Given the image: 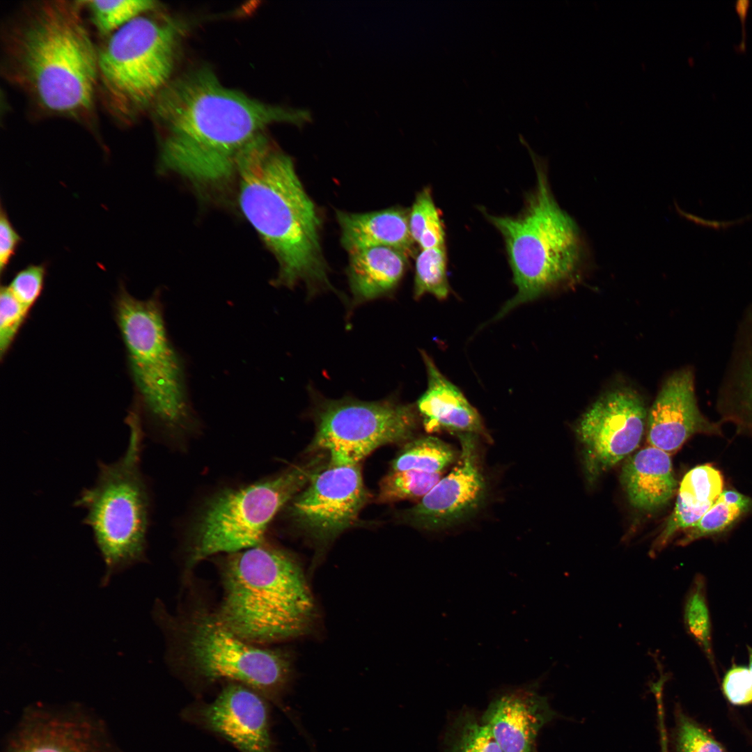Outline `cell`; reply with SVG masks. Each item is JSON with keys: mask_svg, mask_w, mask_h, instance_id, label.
Wrapping results in <instances>:
<instances>
[{"mask_svg": "<svg viewBox=\"0 0 752 752\" xmlns=\"http://www.w3.org/2000/svg\"><path fill=\"white\" fill-rule=\"evenodd\" d=\"M748 649H749V666L748 668H749V670L750 671V673H751V675L752 676V648L749 647Z\"/></svg>", "mask_w": 752, "mask_h": 752, "instance_id": "cell-38", "label": "cell"}, {"mask_svg": "<svg viewBox=\"0 0 752 752\" xmlns=\"http://www.w3.org/2000/svg\"><path fill=\"white\" fill-rule=\"evenodd\" d=\"M449 752H503L489 728L474 718L463 719L452 739Z\"/></svg>", "mask_w": 752, "mask_h": 752, "instance_id": "cell-32", "label": "cell"}, {"mask_svg": "<svg viewBox=\"0 0 752 752\" xmlns=\"http://www.w3.org/2000/svg\"><path fill=\"white\" fill-rule=\"evenodd\" d=\"M554 716L546 697L534 689L517 688L492 700L481 721L503 752H535L540 730Z\"/></svg>", "mask_w": 752, "mask_h": 752, "instance_id": "cell-18", "label": "cell"}, {"mask_svg": "<svg viewBox=\"0 0 752 752\" xmlns=\"http://www.w3.org/2000/svg\"><path fill=\"white\" fill-rule=\"evenodd\" d=\"M407 254L387 246L360 249L350 253L349 283L356 303L384 295L400 282Z\"/></svg>", "mask_w": 752, "mask_h": 752, "instance_id": "cell-22", "label": "cell"}, {"mask_svg": "<svg viewBox=\"0 0 752 752\" xmlns=\"http://www.w3.org/2000/svg\"><path fill=\"white\" fill-rule=\"evenodd\" d=\"M620 480L629 503L645 511L665 506L677 487L671 455L650 446L627 460Z\"/></svg>", "mask_w": 752, "mask_h": 752, "instance_id": "cell-20", "label": "cell"}, {"mask_svg": "<svg viewBox=\"0 0 752 752\" xmlns=\"http://www.w3.org/2000/svg\"><path fill=\"white\" fill-rule=\"evenodd\" d=\"M81 1L29 3L6 22L1 71L44 116L75 122L97 135V47Z\"/></svg>", "mask_w": 752, "mask_h": 752, "instance_id": "cell-1", "label": "cell"}, {"mask_svg": "<svg viewBox=\"0 0 752 752\" xmlns=\"http://www.w3.org/2000/svg\"><path fill=\"white\" fill-rule=\"evenodd\" d=\"M150 111L160 136L162 166L204 185L235 174L243 150L268 125L297 118L224 86L205 67L172 79Z\"/></svg>", "mask_w": 752, "mask_h": 752, "instance_id": "cell-2", "label": "cell"}, {"mask_svg": "<svg viewBox=\"0 0 752 752\" xmlns=\"http://www.w3.org/2000/svg\"><path fill=\"white\" fill-rule=\"evenodd\" d=\"M648 411L634 388L620 386L605 391L585 412L575 431L583 464L591 482L632 453L639 445Z\"/></svg>", "mask_w": 752, "mask_h": 752, "instance_id": "cell-12", "label": "cell"}, {"mask_svg": "<svg viewBox=\"0 0 752 752\" xmlns=\"http://www.w3.org/2000/svg\"><path fill=\"white\" fill-rule=\"evenodd\" d=\"M409 231L414 243L421 249L445 246V232L431 190L418 194L409 218Z\"/></svg>", "mask_w": 752, "mask_h": 752, "instance_id": "cell-27", "label": "cell"}, {"mask_svg": "<svg viewBox=\"0 0 752 752\" xmlns=\"http://www.w3.org/2000/svg\"><path fill=\"white\" fill-rule=\"evenodd\" d=\"M525 145L536 173V184L517 216L484 212L501 234L517 288L494 320L545 293L574 281L586 260L583 240L573 219L556 202L547 177L546 162Z\"/></svg>", "mask_w": 752, "mask_h": 752, "instance_id": "cell-6", "label": "cell"}, {"mask_svg": "<svg viewBox=\"0 0 752 752\" xmlns=\"http://www.w3.org/2000/svg\"><path fill=\"white\" fill-rule=\"evenodd\" d=\"M46 274L45 263L29 265L17 272L8 285L16 299L29 311L43 290Z\"/></svg>", "mask_w": 752, "mask_h": 752, "instance_id": "cell-34", "label": "cell"}, {"mask_svg": "<svg viewBox=\"0 0 752 752\" xmlns=\"http://www.w3.org/2000/svg\"><path fill=\"white\" fill-rule=\"evenodd\" d=\"M718 402L752 421V304L744 312L735 334Z\"/></svg>", "mask_w": 752, "mask_h": 752, "instance_id": "cell-23", "label": "cell"}, {"mask_svg": "<svg viewBox=\"0 0 752 752\" xmlns=\"http://www.w3.org/2000/svg\"><path fill=\"white\" fill-rule=\"evenodd\" d=\"M107 741L88 716L38 710L23 719L7 752H113Z\"/></svg>", "mask_w": 752, "mask_h": 752, "instance_id": "cell-17", "label": "cell"}, {"mask_svg": "<svg viewBox=\"0 0 752 752\" xmlns=\"http://www.w3.org/2000/svg\"><path fill=\"white\" fill-rule=\"evenodd\" d=\"M368 499L359 464L327 463L281 512L292 526L325 547L355 524Z\"/></svg>", "mask_w": 752, "mask_h": 752, "instance_id": "cell-13", "label": "cell"}, {"mask_svg": "<svg viewBox=\"0 0 752 752\" xmlns=\"http://www.w3.org/2000/svg\"><path fill=\"white\" fill-rule=\"evenodd\" d=\"M647 428L649 445L670 455L694 434L718 432L699 409L692 368L678 369L665 379L648 411Z\"/></svg>", "mask_w": 752, "mask_h": 752, "instance_id": "cell-16", "label": "cell"}, {"mask_svg": "<svg viewBox=\"0 0 752 752\" xmlns=\"http://www.w3.org/2000/svg\"><path fill=\"white\" fill-rule=\"evenodd\" d=\"M441 473L418 470L391 471L379 482L376 501L393 503L422 499L441 479Z\"/></svg>", "mask_w": 752, "mask_h": 752, "instance_id": "cell-28", "label": "cell"}, {"mask_svg": "<svg viewBox=\"0 0 752 752\" xmlns=\"http://www.w3.org/2000/svg\"><path fill=\"white\" fill-rule=\"evenodd\" d=\"M125 423L130 435L124 453L113 462L99 461L94 485L74 502L86 510L83 523L91 529L104 561V583L144 560L150 522V492L141 467L143 425L136 407Z\"/></svg>", "mask_w": 752, "mask_h": 752, "instance_id": "cell-8", "label": "cell"}, {"mask_svg": "<svg viewBox=\"0 0 752 752\" xmlns=\"http://www.w3.org/2000/svg\"><path fill=\"white\" fill-rule=\"evenodd\" d=\"M324 454L256 480L220 487L205 495L184 526L188 563L255 546L274 518L327 465Z\"/></svg>", "mask_w": 752, "mask_h": 752, "instance_id": "cell-7", "label": "cell"}, {"mask_svg": "<svg viewBox=\"0 0 752 752\" xmlns=\"http://www.w3.org/2000/svg\"><path fill=\"white\" fill-rule=\"evenodd\" d=\"M456 457L455 450L447 443L432 436L422 437L406 443L393 460L391 471L441 473Z\"/></svg>", "mask_w": 752, "mask_h": 752, "instance_id": "cell-24", "label": "cell"}, {"mask_svg": "<svg viewBox=\"0 0 752 752\" xmlns=\"http://www.w3.org/2000/svg\"><path fill=\"white\" fill-rule=\"evenodd\" d=\"M316 432L309 446L334 466L359 464L377 448L412 439L417 418L413 407L393 401L324 400L316 409Z\"/></svg>", "mask_w": 752, "mask_h": 752, "instance_id": "cell-10", "label": "cell"}, {"mask_svg": "<svg viewBox=\"0 0 752 752\" xmlns=\"http://www.w3.org/2000/svg\"><path fill=\"white\" fill-rule=\"evenodd\" d=\"M675 744L677 752H725L703 728L682 714L677 719Z\"/></svg>", "mask_w": 752, "mask_h": 752, "instance_id": "cell-35", "label": "cell"}, {"mask_svg": "<svg viewBox=\"0 0 752 752\" xmlns=\"http://www.w3.org/2000/svg\"><path fill=\"white\" fill-rule=\"evenodd\" d=\"M22 242L3 205L0 211V271L2 275Z\"/></svg>", "mask_w": 752, "mask_h": 752, "instance_id": "cell-37", "label": "cell"}, {"mask_svg": "<svg viewBox=\"0 0 752 752\" xmlns=\"http://www.w3.org/2000/svg\"><path fill=\"white\" fill-rule=\"evenodd\" d=\"M240 208L279 263L274 284L300 281L311 293L331 287L320 240L321 221L290 157L263 134L236 166Z\"/></svg>", "mask_w": 752, "mask_h": 752, "instance_id": "cell-3", "label": "cell"}, {"mask_svg": "<svg viewBox=\"0 0 752 752\" xmlns=\"http://www.w3.org/2000/svg\"><path fill=\"white\" fill-rule=\"evenodd\" d=\"M114 313L142 421L163 443L185 447L201 426L187 395L183 363L167 334L159 296L138 299L120 284Z\"/></svg>", "mask_w": 752, "mask_h": 752, "instance_id": "cell-5", "label": "cell"}, {"mask_svg": "<svg viewBox=\"0 0 752 752\" xmlns=\"http://www.w3.org/2000/svg\"><path fill=\"white\" fill-rule=\"evenodd\" d=\"M457 434L461 447L457 464L416 506L403 512L407 524L426 530L445 528L467 517L482 503L486 485L476 434Z\"/></svg>", "mask_w": 752, "mask_h": 752, "instance_id": "cell-14", "label": "cell"}, {"mask_svg": "<svg viewBox=\"0 0 752 752\" xmlns=\"http://www.w3.org/2000/svg\"><path fill=\"white\" fill-rule=\"evenodd\" d=\"M723 688L726 696L734 705L752 702V676L748 668H732L724 677Z\"/></svg>", "mask_w": 752, "mask_h": 752, "instance_id": "cell-36", "label": "cell"}, {"mask_svg": "<svg viewBox=\"0 0 752 752\" xmlns=\"http://www.w3.org/2000/svg\"><path fill=\"white\" fill-rule=\"evenodd\" d=\"M81 3L92 24L104 38L158 6L152 0H81Z\"/></svg>", "mask_w": 752, "mask_h": 752, "instance_id": "cell-26", "label": "cell"}, {"mask_svg": "<svg viewBox=\"0 0 752 752\" xmlns=\"http://www.w3.org/2000/svg\"><path fill=\"white\" fill-rule=\"evenodd\" d=\"M29 313V311L16 299L8 285L1 287L0 357L1 360L8 352Z\"/></svg>", "mask_w": 752, "mask_h": 752, "instance_id": "cell-33", "label": "cell"}, {"mask_svg": "<svg viewBox=\"0 0 752 752\" xmlns=\"http://www.w3.org/2000/svg\"><path fill=\"white\" fill-rule=\"evenodd\" d=\"M723 487L721 473L712 465L705 464L695 467L684 476L677 499L692 507L713 504L723 491Z\"/></svg>", "mask_w": 752, "mask_h": 752, "instance_id": "cell-30", "label": "cell"}, {"mask_svg": "<svg viewBox=\"0 0 752 752\" xmlns=\"http://www.w3.org/2000/svg\"><path fill=\"white\" fill-rule=\"evenodd\" d=\"M752 506V500L735 491L723 490L703 517L678 542L684 546L699 538L721 533L735 522Z\"/></svg>", "mask_w": 752, "mask_h": 752, "instance_id": "cell-25", "label": "cell"}, {"mask_svg": "<svg viewBox=\"0 0 752 752\" xmlns=\"http://www.w3.org/2000/svg\"><path fill=\"white\" fill-rule=\"evenodd\" d=\"M185 640L190 664L205 680H233L269 697L279 694L290 680L292 661L288 654L243 640L214 613L195 616Z\"/></svg>", "mask_w": 752, "mask_h": 752, "instance_id": "cell-11", "label": "cell"}, {"mask_svg": "<svg viewBox=\"0 0 752 752\" xmlns=\"http://www.w3.org/2000/svg\"><path fill=\"white\" fill-rule=\"evenodd\" d=\"M219 563L224 593L214 614L233 633L260 645L310 629L313 597L302 568L289 552L264 540L224 554Z\"/></svg>", "mask_w": 752, "mask_h": 752, "instance_id": "cell-4", "label": "cell"}, {"mask_svg": "<svg viewBox=\"0 0 752 752\" xmlns=\"http://www.w3.org/2000/svg\"><path fill=\"white\" fill-rule=\"evenodd\" d=\"M445 246L421 249L415 263L414 295L416 299L429 293L439 299L448 295Z\"/></svg>", "mask_w": 752, "mask_h": 752, "instance_id": "cell-29", "label": "cell"}, {"mask_svg": "<svg viewBox=\"0 0 752 752\" xmlns=\"http://www.w3.org/2000/svg\"><path fill=\"white\" fill-rule=\"evenodd\" d=\"M341 244L349 253L367 248L387 246L412 253L409 212L400 207L367 212H337Z\"/></svg>", "mask_w": 752, "mask_h": 752, "instance_id": "cell-21", "label": "cell"}, {"mask_svg": "<svg viewBox=\"0 0 752 752\" xmlns=\"http://www.w3.org/2000/svg\"><path fill=\"white\" fill-rule=\"evenodd\" d=\"M428 375V387L417 402V409L428 432L448 430L481 434L488 438L481 418L461 391L421 352Z\"/></svg>", "mask_w": 752, "mask_h": 752, "instance_id": "cell-19", "label": "cell"}, {"mask_svg": "<svg viewBox=\"0 0 752 752\" xmlns=\"http://www.w3.org/2000/svg\"><path fill=\"white\" fill-rule=\"evenodd\" d=\"M703 588V581L696 579L685 600L684 620L689 634L710 653V622Z\"/></svg>", "mask_w": 752, "mask_h": 752, "instance_id": "cell-31", "label": "cell"}, {"mask_svg": "<svg viewBox=\"0 0 752 752\" xmlns=\"http://www.w3.org/2000/svg\"><path fill=\"white\" fill-rule=\"evenodd\" d=\"M149 13L105 38L97 47V95L108 113L123 126L150 110L172 79L178 31Z\"/></svg>", "mask_w": 752, "mask_h": 752, "instance_id": "cell-9", "label": "cell"}, {"mask_svg": "<svg viewBox=\"0 0 752 752\" xmlns=\"http://www.w3.org/2000/svg\"><path fill=\"white\" fill-rule=\"evenodd\" d=\"M185 714L240 752H272L267 704L249 687L230 684L212 703L191 707Z\"/></svg>", "mask_w": 752, "mask_h": 752, "instance_id": "cell-15", "label": "cell"}]
</instances>
